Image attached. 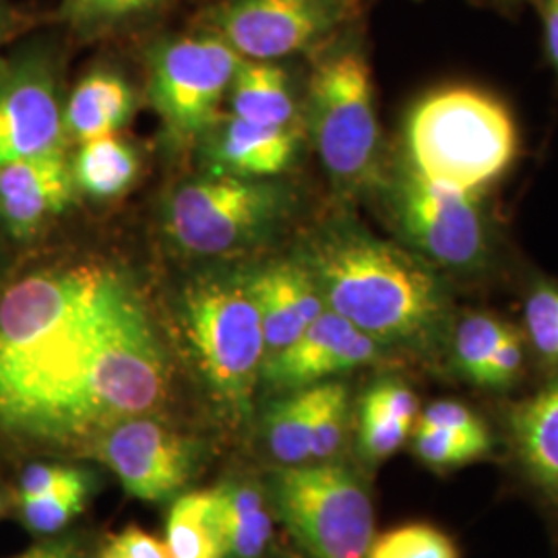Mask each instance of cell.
I'll return each instance as SVG.
<instances>
[{
	"mask_svg": "<svg viewBox=\"0 0 558 558\" xmlns=\"http://www.w3.org/2000/svg\"><path fill=\"white\" fill-rule=\"evenodd\" d=\"M168 389V354L119 263L57 260L0 283V439L89 447L158 410Z\"/></svg>",
	"mask_w": 558,
	"mask_h": 558,
	"instance_id": "obj_1",
	"label": "cell"
},
{
	"mask_svg": "<svg viewBox=\"0 0 558 558\" xmlns=\"http://www.w3.org/2000/svg\"><path fill=\"white\" fill-rule=\"evenodd\" d=\"M325 306L380 345L430 350L449 319L447 292L414 251L354 223H331L296 253Z\"/></svg>",
	"mask_w": 558,
	"mask_h": 558,
	"instance_id": "obj_2",
	"label": "cell"
},
{
	"mask_svg": "<svg viewBox=\"0 0 558 558\" xmlns=\"http://www.w3.org/2000/svg\"><path fill=\"white\" fill-rule=\"evenodd\" d=\"M177 319L209 393L236 420L248 418L265 362L259 308L248 269L207 265L177 292Z\"/></svg>",
	"mask_w": 558,
	"mask_h": 558,
	"instance_id": "obj_3",
	"label": "cell"
},
{
	"mask_svg": "<svg viewBox=\"0 0 558 558\" xmlns=\"http://www.w3.org/2000/svg\"><path fill=\"white\" fill-rule=\"evenodd\" d=\"M518 126L495 96L468 87H442L414 104L405 119L403 149L420 177L484 195L518 156Z\"/></svg>",
	"mask_w": 558,
	"mask_h": 558,
	"instance_id": "obj_4",
	"label": "cell"
},
{
	"mask_svg": "<svg viewBox=\"0 0 558 558\" xmlns=\"http://www.w3.org/2000/svg\"><path fill=\"white\" fill-rule=\"evenodd\" d=\"M292 211V191L278 179L203 172L172 189L161 205L160 223L180 255L220 260L274 240Z\"/></svg>",
	"mask_w": 558,
	"mask_h": 558,
	"instance_id": "obj_5",
	"label": "cell"
},
{
	"mask_svg": "<svg viewBox=\"0 0 558 558\" xmlns=\"http://www.w3.org/2000/svg\"><path fill=\"white\" fill-rule=\"evenodd\" d=\"M308 131L341 193H360L380 177V124L373 69L359 48L317 60L308 83Z\"/></svg>",
	"mask_w": 558,
	"mask_h": 558,
	"instance_id": "obj_6",
	"label": "cell"
},
{
	"mask_svg": "<svg viewBox=\"0 0 558 558\" xmlns=\"http://www.w3.org/2000/svg\"><path fill=\"white\" fill-rule=\"evenodd\" d=\"M271 499L290 534L311 558H366L375 509L359 476L333 461L279 468Z\"/></svg>",
	"mask_w": 558,
	"mask_h": 558,
	"instance_id": "obj_7",
	"label": "cell"
},
{
	"mask_svg": "<svg viewBox=\"0 0 558 558\" xmlns=\"http://www.w3.org/2000/svg\"><path fill=\"white\" fill-rule=\"evenodd\" d=\"M242 57L211 29L170 36L149 50V101L172 147L197 145L218 122Z\"/></svg>",
	"mask_w": 558,
	"mask_h": 558,
	"instance_id": "obj_8",
	"label": "cell"
},
{
	"mask_svg": "<svg viewBox=\"0 0 558 558\" xmlns=\"http://www.w3.org/2000/svg\"><path fill=\"white\" fill-rule=\"evenodd\" d=\"M391 207L403 240L430 265L470 271L486 259L488 230L482 195L433 182L401 166Z\"/></svg>",
	"mask_w": 558,
	"mask_h": 558,
	"instance_id": "obj_9",
	"label": "cell"
},
{
	"mask_svg": "<svg viewBox=\"0 0 558 558\" xmlns=\"http://www.w3.org/2000/svg\"><path fill=\"white\" fill-rule=\"evenodd\" d=\"M59 54L25 44L0 66V166L66 147Z\"/></svg>",
	"mask_w": 558,
	"mask_h": 558,
	"instance_id": "obj_10",
	"label": "cell"
},
{
	"mask_svg": "<svg viewBox=\"0 0 558 558\" xmlns=\"http://www.w3.org/2000/svg\"><path fill=\"white\" fill-rule=\"evenodd\" d=\"M354 11L356 0H223L207 29L242 59L278 62L329 38Z\"/></svg>",
	"mask_w": 558,
	"mask_h": 558,
	"instance_id": "obj_11",
	"label": "cell"
},
{
	"mask_svg": "<svg viewBox=\"0 0 558 558\" xmlns=\"http://www.w3.org/2000/svg\"><path fill=\"white\" fill-rule=\"evenodd\" d=\"M92 447L129 495L149 502L174 497L195 461L189 440L147 416L122 420Z\"/></svg>",
	"mask_w": 558,
	"mask_h": 558,
	"instance_id": "obj_12",
	"label": "cell"
},
{
	"mask_svg": "<svg viewBox=\"0 0 558 558\" xmlns=\"http://www.w3.org/2000/svg\"><path fill=\"white\" fill-rule=\"evenodd\" d=\"M80 199L66 147L0 166V236L25 246Z\"/></svg>",
	"mask_w": 558,
	"mask_h": 558,
	"instance_id": "obj_13",
	"label": "cell"
},
{
	"mask_svg": "<svg viewBox=\"0 0 558 558\" xmlns=\"http://www.w3.org/2000/svg\"><path fill=\"white\" fill-rule=\"evenodd\" d=\"M380 354L379 341L325 308L294 343L263 362L260 380L271 391L290 393L368 366Z\"/></svg>",
	"mask_w": 558,
	"mask_h": 558,
	"instance_id": "obj_14",
	"label": "cell"
},
{
	"mask_svg": "<svg viewBox=\"0 0 558 558\" xmlns=\"http://www.w3.org/2000/svg\"><path fill=\"white\" fill-rule=\"evenodd\" d=\"M302 124L263 126L236 119L230 112L197 143L205 174L239 179H279L299 158Z\"/></svg>",
	"mask_w": 558,
	"mask_h": 558,
	"instance_id": "obj_15",
	"label": "cell"
},
{
	"mask_svg": "<svg viewBox=\"0 0 558 558\" xmlns=\"http://www.w3.org/2000/svg\"><path fill=\"white\" fill-rule=\"evenodd\" d=\"M246 269L259 308L267 360L294 343L327 306L317 279L296 255Z\"/></svg>",
	"mask_w": 558,
	"mask_h": 558,
	"instance_id": "obj_16",
	"label": "cell"
},
{
	"mask_svg": "<svg viewBox=\"0 0 558 558\" xmlns=\"http://www.w3.org/2000/svg\"><path fill=\"white\" fill-rule=\"evenodd\" d=\"M137 96L122 73L94 69L81 77L64 101L66 141L87 143L119 135L135 117Z\"/></svg>",
	"mask_w": 558,
	"mask_h": 558,
	"instance_id": "obj_17",
	"label": "cell"
},
{
	"mask_svg": "<svg viewBox=\"0 0 558 558\" xmlns=\"http://www.w3.org/2000/svg\"><path fill=\"white\" fill-rule=\"evenodd\" d=\"M418 396L398 379L373 383L360 399L359 449L362 458L379 463L398 453L414 433Z\"/></svg>",
	"mask_w": 558,
	"mask_h": 558,
	"instance_id": "obj_18",
	"label": "cell"
},
{
	"mask_svg": "<svg viewBox=\"0 0 558 558\" xmlns=\"http://www.w3.org/2000/svg\"><path fill=\"white\" fill-rule=\"evenodd\" d=\"M513 445L527 476L558 499V377L521 401L511 416Z\"/></svg>",
	"mask_w": 558,
	"mask_h": 558,
	"instance_id": "obj_19",
	"label": "cell"
},
{
	"mask_svg": "<svg viewBox=\"0 0 558 558\" xmlns=\"http://www.w3.org/2000/svg\"><path fill=\"white\" fill-rule=\"evenodd\" d=\"M230 114L263 126L302 124L288 73L271 60L242 59L232 81Z\"/></svg>",
	"mask_w": 558,
	"mask_h": 558,
	"instance_id": "obj_20",
	"label": "cell"
},
{
	"mask_svg": "<svg viewBox=\"0 0 558 558\" xmlns=\"http://www.w3.org/2000/svg\"><path fill=\"white\" fill-rule=\"evenodd\" d=\"M226 558H263L274 538V518L259 486L230 480L216 488Z\"/></svg>",
	"mask_w": 558,
	"mask_h": 558,
	"instance_id": "obj_21",
	"label": "cell"
},
{
	"mask_svg": "<svg viewBox=\"0 0 558 558\" xmlns=\"http://www.w3.org/2000/svg\"><path fill=\"white\" fill-rule=\"evenodd\" d=\"M71 160L80 197L100 203L124 197L141 177L137 147L119 135L81 143Z\"/></svg>",
	"mask_w": 558,
	"mask_h": 558,
	"instance_id": "obj_22",
	"label": "cell"
},
{
	"mask_svg": "<svg viewBox=\"0 0 558 558\" xmlns=\"http://www.w3.org/2000/svg\"><path fill=\"white\" fill-rule=\"evenodd\" d=\"M163 542L170 558H226L216 488L191 490L174 500Z\"/></svg>",
	"mask_w": 558,
	"mask_h": 558,
	"instance_id": "obj_23",
	"label": "cell"
},
{
	"mask_svg": "<svg viewBox=\"0 0 558 558\" xmlns=\"http://www.w3.org/2000/svg\"><path fill=\"white\" fill-rule=\"evenodd\" d=\"M319 385L283 393L265 416V440L283 468L311 463V433Z\"/></svg>",
	"mask_w": 558,
	"mask_h": 558,
	"instance_id": "obj_24",
	"label": "cell"
},
{
	"mask_svg": "<svg viewBox=\"0 0 558 558\" xmlns=\"http://www.w3.org/2000/svg\"><path fill=\"white\" fill-rule=\"evenodd\" d=\"M513 329L511 323L488 313H472L459 320L453 329L451 348L458 371L474 385L482 387L490 360L495 359L502 339Z\"/></svg>",
	"mask_w": 558,
	"mask_h": 558,
	"instance_id": "obj_25",
	"label": "cell"
},
{
	"mask_svg": "<svg viewBox=\"0 0 558 558\" xmlns=\"http://www.w3.org/2000/svg\"><path fill=\"white\" fill-rule=\"evenodd\" d=\"M163 0H62L60 20L80 36H101L156 13Z\"/></svg>",
	"mask_w": 558,
	"mask_h": 558,
	"instance_id": "obj_26",
	"label": "cell"
},
{
	"mask_svg": "<svg viewBox=\"0 0 558 558\" xmlns=\"http://www.w3.org/2000/svg\"><path fill=\"white\" fill-rule=\"evenodd\" d=\"M414 453L435 470H453L484 458L493 439L490 433H459L447 428L414 426Z\"/></svg>",
	"mask_w": 558,
	"mask_h": 558,
	"instance_id": "obj_27",
	"label": "cell"
},
{
	"mask_svg": "<svg viewBox=\"0 0 558 558\" xmlns=\"http://www.w3.org/2000/svg\"><path fill=\"white\" fill-rule=\"evenodd\" d=\"M350 426V391L341 380L319 383V401L311 433V463L331 461L345 442Z\"/></svg>",
	"mask_w": 558,
	"mask_h": 558,
	"instance_id": "obj_28",
	"label": "cell"
},
{
	"mask_svg": "<svg viewBox=\"0 0 558 558\" xmlns=\"http://www.w3.org/2000/svg\"><path fill=\"white\" fill-rule=\"evenodd\" d=\"M366 558H461L456 542L430 523H403L373 539Z\"/></svg>",
	"mask_w": 558,
	"mask_h": 558,
	"instance_id": "obj_29",
	"label": "cell"
},
{
	"mask_svg": "<svg viewBox=\"0 0 558 558\" xmlns=\"http://www.w3.org/2000/svg\"><path fill=\"white\" fill-rule=\"evenodd\" d=\"M89 499V490H73L48 497L17 499L23 525L36 536H54L71 521L80 518Z\"/></svg>",
	"mask_w": 558,
	"mask_h": 558,
	"instance_id": "obj_30",
	"label": "cell"
},
{
	"mask_svg": "<svg viewBox=\"0 0 558 558\" xmlns=\"http://www.w3.org/2000/svg\"><path fill=\"white\" fill-rule=\"evenodd\" d=\"M525 331L548 364H558V288L539 286L525 302Z\"/></svg>",
	"mask_w": 558,
	"mask_h": 558,
	"instance_id": "obj_31",
	"label": "cell"
},
{
	"mask_svg": "<svg viewBox=\"0 0 558 558\" xmlns=\"http://www.w3.org/2000/svg\"><path fill=\"white\" fill-rule=\"evenodd\" d=\"M73 490L92 493V474L64 463H32L21 472L17 482V499L48 497Z\"/></svg>",
	"mask_w": 558,
	"mask_h": 558,
	"instance_id": "obj_32",
	"label": "cell"
},
{
	"mask_svg": "<svg viewBox=\"0 0 558 558\" xmlns=\"http://www.w3.org/2000/svg\"><path fill=\"white\" fill-rule=\"evenodd\" d=\"M523 333L513 325V329L507 333V338L502 339V343L495 354V359L490 360L488 373L484 385L486 389H509L511 385H515L523 371Z\"/></svg>",
	"mask_w": 558,
	"mask_h": 558,
	"instance_id": "obj_33",
	"label": "cell"
},
{
	"mask_svg": "<svg viewBox=\"0 0 558 558\" xmlns=\"http://www.w3.org/2000/svg\"><path fill=\"white\" fill-rule=\"evenodd\" d=\"M416 426L447 428L459 433H488L484 420L480 418L478 414H474L465 403L451 399H440L420 410Z\"/></svg>",
	"mask_w": 558,
	"mask_h": 558,
	"instance_id": "obj_34",
	"label": "cell"
},
{
	"mask_svg": "<svg viewBox=\"0 0 558 558\" xmlns=\"http://www.w3.org/2000/svg\"><path fill=\"white\" fill-rule=\"evenodd\" d=\"M98 558H170V553L163 539L137 525H129L106 539Z\"/></svg>",
	"mask_w": 558,
	"mask_h": 558,
	"instance_id": "obj_35",
	"label": "cell"
},
{
	"mask_svg": "<svg viewBox=\"0 0 558 558\" xmlns=\"http://www.w3.org/2000/svg\"><path fill=\"white\" fill-rule=\"evenodd\" d=\"M11 558H80V553L71 539H46Z\"/></svg>",
	"mask_w": 558,
	"mask_h": 558,
	"instance_id": "obj_36",
	"label": "cell"
},
{
	"mask_svg": "<svg viewBox=\"0 0 558 558\" xmlns=\"http://www.w3.org/2000/svg\"><path fill=\"white\" fill-rule=\"evenodd\" d=\"M544 23H546V41L548 52L558 66V0H546L544 9Z\"/></svg>",
	"mask_w": 558,
	"mask_h": 558,
	"instance_id": "obj_37",
	"label": "cell"
},
{
	"mask_svg": "<svg viewBox=\"0 0 558 558\" xmlns=\"http://www.w3.org/2000/svg\"><path fill=\"white\" fill-rule=\"evenodd\" d=\"M15 29V17L11 13V9L0 0V66L4 62V44L13 36Z\"/></svg>",
	"mask_w": 558,
	"mask_h": 558,
	"instance_id": "obj_38",
	"label": "cell"
},
{
	"mask_svg": "<svg viewBox=\"0 0 558 558\" xmlns=\"http://www.w3.org/2000/svg\"><path fill=\"white\" fill-rule=\"evenodd\" d=\"M7 240L0 236V283L7 279V274H9V257H7Z\"/></svg>",
	"mask_w": 558,
	"mask_h": 558,
	"instance_id": "obj_39",
	"label": "cell"
},
{
	"mask_svg": "<svg viewBox=\"0 0 558 558\" xmlns=\"http://www.w3.org/2000/svg\"><path fill=\"white\" fill-rule=\"evenodd\" d=\"M2 513H4V499H2V493H0V518H2Z\"/></svg>",
	"mask_w": 558,
	"mask_h": 558,
	"instance_id": "obj_40",
	"label": "cell"
}]
</instances>
